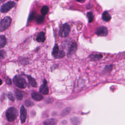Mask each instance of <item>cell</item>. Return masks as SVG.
Wrapping results in <instances>:
<instances>
[{"instance_id":"obj_1","label":"cell","mask_w":125,"mask_h":125,"mask_svg":"<svg viewBox=\"0 0 125 125\" xmlns=\"http://www.w3.org/2000/svg\"><path fill=\"white\" fill-rule=\"evenodd\" d=\"M13 80L14 84L19 88L23 89L25 88L27 86V83L25 80L21 76H15Z\"/></svg>"},{"instance_id":"obj_2","label":"cell","mask_w":125,"mask_h":125,"mask_svg":"<svg viewBox=\"0 0 125 125\" xmlns=\"http://www.w3.org/2000/svg\"><path fill=\"white\" fill-rule=\"evenodd\" d=\"M18 115V111L17 109L15 107H10L7 109L6 112V116L7 120L12 122L14 121Z\"/></svg>"},{"instance_id":"obj_3","label":"cell","mask_w":125,"mask_h":125,"mask_svg":"<svg viewBox=\"0 0 125 125\" xmlns=\"http://www.w3.org/2000/svg\"><path fill=\"white\" fill-rule=\"evenodd\" d=\"M11 18L9 17H4L0 22V32H3L11 25Z\"/></svg>"},{"instance_id":"obj_4","label":"cell","mask_w":125,"mask_h":125,"mask_svg":"<svg viewBox=\"0 0 125 125\" xmlns=\"http://www.w3.org/2000/svg\"><path fill=\"white\" fill-rule=\"evenodd\" d=\"M65 55V52L63 50H60L58 45L57 44H55L53 50H52V56L56 59L62 58Z\"/></svg>"},{"instance_id":"obj_5","label":"cell","mask_w":125,"mask_h":125,"mask_svg":"<svg viewBox=\"0 0 125 125\" xmlns=\"http://www.w3.org/2000/svg\"><path fill=\"white\" fill-rule=\"evenodd\" d=\"M15 2L13 1H8L3 4L0 8V11L2 13H6L11 9L15 5Z\"/></svg>"},{"instance_id":"obj_6","label":"cell","mask_w":125,"mask_h":125,"mask_svg":"<svg viewBox=\"0 0 125 125\" xmlns=\"http://www.w3.org/2000/svg\"><path fill=\"white\" fill-rule=\"evenodd\" d=\"M70 31V27L68 24L65 23L62 26L60 31V35L62 37L68 36Z\"/></svg>"},{"instance_id":"obj_7","label":"cell","mask_w":125,"mask_h":125,"mask_svg":"<svg viewBox=\"0 0 125 125\" xmlns=\"http://www.w3.org/2000/svg\"><path fill=\"white\" fill-rule=\"evenodd\" d=\"M96 34L99 36H106L108 34V30L106 27L101 26L97 28Z\"/></svg>"},{"instance_id":"obj_8","label":"cell","mask_w":125,"mask_h":125,"mask_svg":"<svg viewBox=\"0 0 125 125\" xmlns=\"http://www.w3.org/2000/svg\"><path fill=\"white\" fill-rule=\"evenodd\" d=\"M39 91L43 94H47L49 92V88L47 86V81L45 79L43 80V82L42 84L41 85L39 88Z\"/></svg>"},{"instance_id":"obj_9","label":"cell","mask_w":125,"mask_h":125,"mask_svg":"<svg viewBox=\"0 0 125 125\" xmlns=\"http://www.w3.org/2000/svg\"><path fill=\"white\" fill-rule=\"evenodd\" d=\"M21 112V120L22 123L25 122L27 116V110L23 105H21L20 109Z\"/></svg>"},{"instance_id":"obj_10","label":"cell","mask_w":125,"mask_h":125,"mask_svg":"<svg viewBox=\"0 0 125 125\" xmlns=\"http://www.w3.org/2000/svg\"><path fill=\"white\" fill-rule=\"evenodd\" d=\"M77 48V45L76 42H72L69 48L68 55H71L72 54H73L76 51Z\"/></svg>"},{"instance_id":"obj_11","label":"cell","mask_w":125,"mask_h":125,"mask_svg":"<svg viewBox=\"0 0 125 125\" xmlns=\"http://www.w3.org/2000/svg\"><path fill=\"white\" fill-rule=\"evenodd\" d=\"M31 97L34 100L37 101H41L43 99V96L42 95L37 92H32L31 94Z\"/></svg>"},{"instance_id":"obj_12","label":"cell","mask_w":125,"mask_h":125,"mask_svg":"<svg viewBox=\"0 0 125 125\" xmlns=\"http://www.w3.org/2000/svg\"><path fill=\"white\" fill-rule=\"evenodd\" d=\"M45 34L43 32H41L38 33L36 38V41L38 42H43L45 41Z\"/></svg>"},{"instance_id":"obj_13","label":"cell","mask_w":125,"mask_h":125,"mask_svg":"<svg viewBox=\"0 0 125 125\" xmlns=\"http://www.w3.org/2000/svg\"><path fill=\"white\" fill-rule=\"evenodd\" d=\"M111 16L107 11H104L102 14V19L105 21H108L111 19Z\"/></svg>"},{"instance_id":"obj_14","label":"cell","mask_w":125,"mask_h":125,"mask_svg":"<svg viewBox=\"0 0 125 125\" xmlns=\"http://www.w3.org/2000/svg\"><path fill=\"white\" fill-rule=\"evenodd\" d=\"M57 122V120L55 119H49L45 120L43 122L44 125H54Z\"/></svg>"},{"instance_id":"obj_15","label":"cell","mask_w":125,"mask_h":125,"mask_svg":"<svg viewBox=\"0 0 125 125\" xmlns=\"http://www.w3.org/2000/svg\"><path fill=\"white\" fill-rule=\"evenodd\" d=\"M6 43V39L4 36H0V48L3 47Z\"/></svg>"},{"instance_id":"obj_16","label":"cell","mask_w":125,"mask_h":125,"mask_svg":"<svg viewBox=\"0 0 125 125\" xmlns=\"http://www.w3.org/2000/svg\"><path fill=\"white\" fill-rule=\"evenodd\" d=\"M23 94L21 92V91L19 90L18 89H16L15 90V96L16 97V98L19 100H21L23 98Z\"/></svg>"},{"instance_id":"obj_17","label":"cell","mask_w":125,"mask_h":125,"mask_svg":"<svg viewBox=\"0 0 125 125\" xmlns=\"http://www.w3.org/2000/svg\"><path fill=\"white\" fill-rule=\"evenodd\" d=\"M27 79L29 81V83L33 87H36L37 86V83L35 81V80L32 78L30 76H27Z\"/></svg>"},{"instance_id":"obj_18","label":"cell","mask_w":125,"mask_h":125,"mask_svg":"<svg viewBox=\"0 0 125 125\" xmlns=\"http://www.w3.org/2000/svg\"><path fill=\"white\" fill-rule=\"evenodd\" d=\"M103 57V56L101 54H93L90 56V59L93 61H97L100 60Z\"/></svg>"},{"instance_id":"obj_19","label":"cell","mask_w":125,"mask_h":125,"mask_svg":"<svg viewBox=\"0 0 125 125\" xmlns=\"http://www.w3.org/2000/svg\"><path fill=\"white\" fill-rule=\"evenodd\" d=\"M48 11H49V8L47 6H43L42 8H41V12L42 13V14L44 16V15H45L47 14V13L48 12Z\"/></svg>"},{"instance_id":"obj_20","label":"cell","mask_w":125,"mask_h":125,"mask_svg":"<svg viewBox=\"0 0 125 125\" xmlns=\"http://www.w3.org/2000/svg\"><path fill=\"white\" fill-rule=\"evenodd\" d=\"M44 20V16L43 15H39L36 18V22L38 24L42 23Z\"/></svg>"},{"instance_id":"obj_21","label":"cell","mask_w":125,"mask_h":125,"mask_svg":"<svg viewBox=\"0 0 125 125\" xmlns=\"http://www.w3.org/2000/svg\"><path fill=\"white\" fill-rule=\"evenodd\" d=\"M87 17L88 19V21L89 22H91L93 21L94 16L93 13L91 12H89L87 13Z\"/></svg>"},{"instance_id":"obj_22","label":"cell","mask_w":125,"mask_h":125,"mask_svg":"<svg viewBox=\"0 0 125 125\" xmlns=\"http://www.w3.org/2000/svg\"><path fill=\"white\" fill-rule=\"evenodd\" d=\"M7 97L9 98V99H10L11 101H14L15 100V98L13 95V94L11 92H9L8 93V95H7Z\"/></svg>"},{"instance_id":"obj_23","label":"cell","mask_w":125,"mask_h":125,"mask_svg":"<svg viewBox=\"0 0 125 125\" xmlns=\"http://www.w3.org/2000/svg\"><path fill=\"white\" fill-rule=\"evenodd\" d=\"M5 52L2 50H0V59H4L5 57Z\"/></svg>"},{"instance_id":"obj_24","label":"cell","mask_w":125,"mask_h":125,"mask_svg":"<svg viewBox=\"0 0 125 125\" xmlns=\"http://www.w3.org/2000/svg\"><path fill=\"white\" fill-rule=\"evenodd\" d=\"M35 18V15L34 13H31V14L30 15L29 19L30 20H32L34 19Z\"/></svg>"},{"instance_id":"obj_25","label":"cell","mask_w":125,"mask_h":125,"mask_svg":"<svg viewBox=\"0 0 125 125\" xmlns=\"http://www.w3.org/2000/svg\"><path fill=\"white\" fill-rule=\"evenodd\" d=\"M5 81H6V83H7V84H8V85H11L12 82H11V80L9 78H7Z\"/></svg>"},{"instance_id":"obj_26","label":"cell","mask_w":125,"mask_h":125,"mask_svg":"<svg viewBox=\"0 0 125 125\" xmlns=\"http://www.w3.org/2000/svg\"><path fill=\"white\" fill-rule=\"evenodd\" d=\"M25 104H26V106H30L31 104H32V103L30 101H29V100H27L25 102Z\"/></svg>"},{"instance_id":"obj_27","label":"cell","mask_w":125,"mask_h":125,"mask_svg":"<svg viewBox=\"0 0 125 125\" xmlns=\"http://www.w3.org/2000/svg\"><path fill=\"white\" fill-rule=\"evenodd\" d=\"M2 83V80H1V79H0V85Z\"/></svg>"}]
</instances>
